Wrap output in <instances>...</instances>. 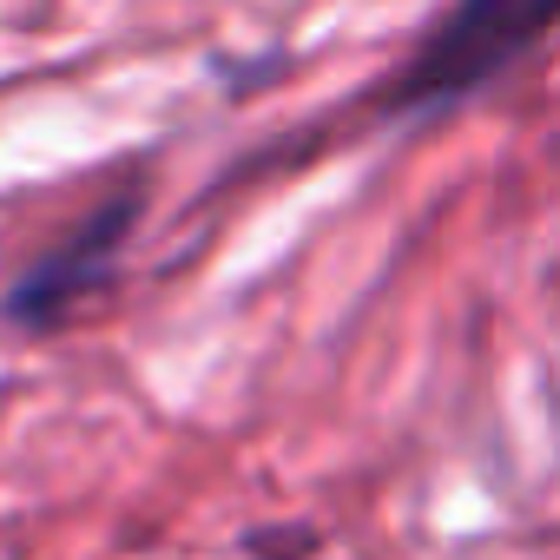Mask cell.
<instances>
[{
	"mask_svg": "<svg viewBox=\"0 0 560 560\" xmlns=\"http://www.w3.org/2000/svg\"><path fill=\"white\" fill-rule=\"evenodd\" d=\"M560 21V0H455V8L422 34L409 67L389 80L383 113H442L468 100L475 86L521 67Z\"/></svg>",
	"mask_w": 560,
	"mask_h": 560,
	"instance_id": "6da1fadb",
	"label": "cell"
},
{
	"mask_svg": "<svg viewBox=\"0 0 560 560\" xmlns=\"http://www.w3.org/2000/svg\"><path fill=\"white\" fill-rule=\"evenodd\" d=\"M132 218H139V185H126L119 198H106L60 250H47L40 264L21 270V284L8 291V324L47 330V324H60L73 304H86V291L106 284V270H113V257H119Z\"/></svg>",
	"mask_w": 560,
	"mask_h": 560,
	"instance_id": "7a4b0ae2",
	"label": "cell"
}]
</instances>
